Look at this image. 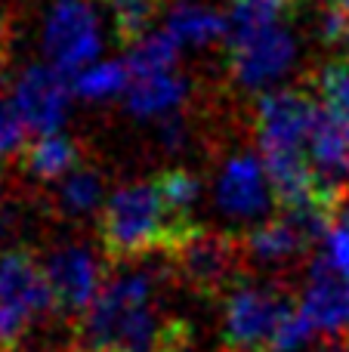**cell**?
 <instances>
[{
  "instance_id": "obj_1",
  "label": "cell",
  "mask_w": 349,
  "mask_h": 352,
  "mask_svg": "<svg viewBox=\"0 0 349 352\" xmlns=\"http://www.w3.org/2000/svg\"><path fill=\"white\" fill-rule=\"evenodd\" d=\"M152 272H117L80 316L78 352H167L189 343V328L158 306Z\"/></svg>"
},
{
  "instance_id": "obj_2",
  "label": "cell",
  "mask_w": 349,
  "mask_h": 352,
  "mask_svg": "<svg viewBox=\"0 0 349 352\" xmlns=\"http://www.w3.org/2000/svg\"><path fill=\"white\" fill-rule=\"evenodd\" d=\"M195 229H201V226L179 217L164 201L155 179L117 188L105 201L102 223H99L105 254L117 263L136 260V256L148 254V250L170 254Z\"/></svg>"
},
{
  "instance_id": "obj_3",
  "label": "cell",
  "mask_w": 349,
  "mask_h": 352,
  "mask_svg": "<svg viewBox=\"0 0 349 352\" xmlns=\"http://www.w3.org/2000/svg\"><path fill=\"white\" fill-rule=\"evenodd\" d=\"M53 306L47 269L31 250H6L0 256V352L22 340L31 318Z\"/></svg>"
},
{
  "instance_id": "obj_4",
  "label": "cell",
  "mask_w": 349,
  "mask_h": 352,
  "mask_svg": "<svg viewBox=\"0 0 349 352\" xmlns=\"http://www.w3.org/2000/svg\"><path fill=\"white\" fill-rule=\"evenodd\" d=\"M294 300L278 287H232L223 309V352H272Z\"/></svg>"
},
{
  "instance_id": "obj_5",
  "label": "cell",
  "mask_w": 349,
  "mask_h": 352,
  "mask_svg": "<svg viewBox=\"0 0 349 352\" xmlns=\"http://www.w3.org/2000/svg\"><path fill=\"white\" fill-rule=\"evenodd\" d=\"M167 256L179 278L198 294L232 291L241 266L247 263L241 241H232L229 235H216L207 229H195Z\"/></svg>"
},
{
  "instance_id": "obj_6",
  "label": "cell",
  "mask_w": 349,
  "mask_h": 352,
  "mask_svg": "<svg viewBox=\"0 0 349 352\" xmlns=\"http://www.w3.org/2000/svg\"><path fill=\"white\" fill-rule=\"evenodd\" d=\"M322 102H315L303 90H275L260 96L254 111L257 142L263 148V158L275 155H309L313 127L319 121Z\"/></svg>"
},
{
  "instance_id": "obj_7",
  "label": "cell",
  "mask_w": 349,
  "mask_h": 352,
  "mask_svg": "<svg viewBox=\"0 0 349 352\" xmlns=\"http://www.w3.org/2000/svg\"><path fill=\"white\" fill-rule=\"evenodd\" d=\"M43 47L62 74H80L99 53V25L90 0H56L43 28Z\"/></svg>"
},
{
  "instance_id": "obj_8",
  "label": "cell",
  "mask_w": 349,
  "mask_h": 352,
  "mask_svg": "<svg viewBox=\"0 0 349 352\" xmlns=\"http://www.w3.org/2000/svg\"><path fill=\"white\" fill-rule=\"evenodd\" d=\"M297 56V43L288 31L266 28L247 37H229V72L245 90H260L282 78Z\"/></svg>"
},
{
  "instance_id": "obj_9",
  "label": "cell",
  "mask_w": 349,
  "mask_h": 352,
  "mask_svg": "<svg viewBox=\"0 0 349 352\" xmlns=\"http://www.w3.org/2000/svg\"><path fill=\"white\" fill-rule=\"evenodd\" d=\"M47 278L49 291H53V309L59 312H80L84 316L90 303L102 291V269H99L96 256L80 244L62 248L47 263Z\"/></svg>"
},
{
  "instance_id": "obj_10",
  "label": "cell",
  "mask_w": 349,
  "mask_h": 352,
  "mask_svg": "<svg viewBox=\"0 0 349 352\" xmlns=\"http://www.w3.org/2000/svg\"><path fill=\"white\" fill-rule=\"evenodd\" d=\"M68 84L65 74L53 65H31L16 84V105L22 111L28 130L37 136L56 133L59 124L65 121L68 111Z\"/></svg>"
},
{
  "instance_id": "obj_11",
  "label": "cell",
  "mask_w": 349,
  "mask_h": 352,
  "mask_svg": "<svg viewBox=\"0 0 349 352\" xmlns=\"http://www.w3.org/2000/svg\"><path fill=\"white\" fill-rule=\"evenodd\" d=\"M300 309L319 331L340 337L349 334V281L325 254L315 256L306 272Z\"/></svg>"
},
{
  "instance_id": "obj_12",
  "label": "cell",
  "mask_w": 349,
  "mask_h": 352,
  "mask_svg": "<svg viewBox=\"0 0 349 352\" xmlns=\"http://www.w3.org/2000/svg\"><path fill=\"white\" fill-rule=\"evenodd\" d=\"M275 201L266 164L254 155H238L216 179V204L235 219H257Z\"/></svg>"
},
{
  "instance_id": "obj_13",
  "label": "cell",
  "mask_w": 349,
  "mask_h": 352,
  "mask_svg": "<svg viewBox=\"0 0 349 352\" xmlns=\"http://www.w3.org/2000/svg\"><path fill=\"white\" fill-rule=\"evenodd\" d=\"M309 161L319 176L344 186L349 176V118L322 105L309 140Z\"/></svg>"
},
{
  "instance_id": "obj_14",
  "label": "cell",
  "mask_w": 349,
  "mask_h": 352,
  "mask_svg": "<svg viewBox=\"0 0 349 352\" xmlns=\"http://www.w3.org/2000/svg\"><path fill=\"white\" fill-rule=\"evenodd\" d=\"M241 248H245L247 263L278 266V263H288V260H294L297 254H303L309 244H306V238L297 232V226L291 223V219L278 217V219H269V223L257 226V229L241 241Z\"/></svg>"
},
{
  "instance_id": "obj_15",
  "label": "cell",
  "mask_w": 349,
  "mask_h": 352,
  "mask_svg": "<svg viewBox=\"0 0 349 352\" xmlns=\"http://www.w3.org/2000/svg\"><path fill=\"white\" fill-rule=\"evenodd\" d=\"M185 96H189V84L173 72L148 74V78H133L127 90V109L136 118H164L177 111Z\"/></svg>"
},
{
  "instance_id": "obj_16",
  "label": "cell",
  "mask_w": 349,
  "mask_h": 352,
  "mask_svg": "<svg viewBox=\"0 0 349 352\" xmlns=\"http://www.w3.org/2000/svg\"><path fill=\"white\" fill-rule=\"evenodd\" d=\"M167 34L177 43L210 47L229 34V19H223L216 10L201 3H179L167 16Z\"/></svg>"
},
{
  "instance_id": "obj_17",
  "label": "cell",
  "mask_w": 349,
  "mask_h": 352,
  "mask_svg": "<svg viewBox=\"0 0 349 352\" xmlns=\"http://www.w3.org/2000/svg\"><path fill=\"white\" fill-rule=\"evenodd\" d=\"M22 164L37 179H65L68 173L80 167V148L68 136L47 133L37 136L31 146H25Z\"/></svg>"
},
{
  "instance_id": "obj_18",
  "label": "cell",
  "mask_w": 349,
  "mask_h": 352,
  "mask_svg": "<svg viewBox=\"0 0 349 352\" xmlns=\"http://www.w3.org/2000/svg\"><path fill=\"white\" fill-rule=\"evenodd\" d=\"M294 0H232L229 10V37H247L266 28H278L291 16Z\"/></svg>"
},
{
  "instance_id": "obj_19",
  "label": "cell",
  "mask_w": 349,
  "mask_h": 352,
  "mask_svg": "<svg viewBox=\"0 0 349 352\" xmlns=\"http://www.w3.org/2000/svg\"><path fill=\"white\" fill-rule=\"evenodd\" d=\"M177 56H179V43L167 31H161V34H146L139 43H133L124 62H127L133 78H148V74L173 72Z\"/></svg>"
},
{
  "instance_id": "obj_20",
  "label": "cell",
  "mask_w": 349,
  "mask_h": 352,
  "mask_svg": "<svg viewBox=\"0 0 349 352\" xmlns=\"http://www.w3.org/2000/svg\"><path fill=\"white\" fill-rule=\"evenodd\" d=\"M115 19V34L121 43L133 47L148 34V25L161 12L164 0H102Z\"/></svg>"
},
{
  "instance_id": "obj_21",
  "label": "cell",
  "mask_w": 349,
  "mask_h": 352,
  "mask_svg": "<svg viewBox=\"0 0 349 352\" xmlns=\"http://www.w3.org/2000/svg\"><path fill=\"white\" fill-rule=\"evenodd\" d=\"M130 84H133V74H130L127 62H102V65H93L87 72H80L74 78L71 90L78 96L96 102V99H111L117 93L130 90Z\"/></svg>"
},
{
  "instance_id": "obj_22",
  "label": "cell",
  "mask_w": 349,
  "mask_h": 352,
  "mask_svg": "<svg viewBox=\"0 0 349 352\" xmlns=\"http://www.w3.org/2000/svg\"><path fill=\"white\" fill-rule=\"evenodd\" d=\"M102 201V176L93 167H78L62 179L59 186V207L68 217H84L93 213Z\"/></svg>"
},
{
  "instance_id": "obj_23",
  "label": "cell",
  "mask_w": 349,
  "mask_h": 352,
  "mask_svg": "<svg viewBox=\"0 0 349 352\" xmlns=\"http://www.w3.org/2000/svg\"><path fill=\"white\" fill-rule=\"evenodd\" d=\"M25 133H28V124L16 99L0 96V167L25 155Z\"/></svg>"
},
{
  "instance_id": "obj_24",
  "label": "cell",
  "mask_w": 349,
  "mask_h": 352,
  "mask_svg": "<svg viewBox=\"0 0 349 352\" xmlns=\"http://www.w3.org/2000/svg\"><path fill=\"white\" fill-rule=\"evenodd\" d=\"M315 87L322 93V105L337 115L349 118V59H334L315 78Z\"/></svg>"
},
{
  "instance_id": "obj_25",
  "label": "cell",
  "mask_w": 349,
  "mask_h": 352,
  "mask_svg": "<svg viewBox=\"0 0 349 352\" xmlns=\"http://www.w3.org/2000/svg\"><path fill=\"white\" fill-rule=\"evenodd\" d=\"M155 182H158V188H161L167 204H170L179 217L192 219V207H195L198 195H201L195 176L189 170H164V173L155 176Z\"/></svg>"
},
{
  "instance_id": "obj_26",
  "label": "cell",
  "mask_w": 349,
  "mask_h": 352,
  "mask_svg": "<svg viewBox=\"0 0 349 352\" xmlns=\"http://www.w3.org/2000/svg\"><path fill=\"white\" fill-rule=\"evenodd\" d=\"M315 331L319 328L309 322V316L300 309V303H294L284 312L282 324H278L275 340H272V352H303L313 343Z\"/></svg>"
},
{
  "instance_id": "obj_27",
  "label": "cell",
  "mask_w": 349,
  "mask_h": 352,
  "mask_svg": "<svg viewBox=\"0 0 349 352\" xmlns=\"http://www.w3.org/2000/svg\"><path fill=\"white\" fill-rule=\"evenodd\" d=\"M325 244H328L325 256L340 269V275L349 281V226L346 223H337L331 229V235L325 238Z\"/></svg>"
},
{
  "instance_id": "obj_28",
  "label": "cell",
  "mask_w": 349,
  "mask_h": 352,
  "mask_svg": "<svg viewBox=\"0 0 349 352\" xmlns=\"http://www.w3.org/2000/svg\"><path fill=\"white\" fill-rule=\"evenodd\" d=\"M161 140H164V146H170V148L185 146V121H179V118L164 121V127H161Z\"/></svg>"
},
{
  "instance_id": "obj_29",
  "label": "cell",
  "mask_w": 349,
  "mask_h": 352,
  "mask_svg": "<svg viewBox=\"0 0 349 352\" xmlns=\"http://www.w3.org/2000/svg\"><path fill=\"white\" fill-rule=\"evenodd\" d=\"M6 43H10V19H6V10L0 6V59L6 53Z\"/></svg>"
},
{
  "instance_id": "obj_30",
  "label": "cell",
  "mask_w": 349,
  "mask_h": 352,
  "mask_svg": "<svg viewBox=\"0 0 349 352\" xmlns=\"http://www.w3.org/2000/svg\"><path fill=\"white\" fill-rule=\"evenodd\" d=\"M328 3H331V6H337L340 12H346V16H349V0H328Z\"/></svg>"
},
{
  "instance_id": "obj_31",
  "label": "cell",
  "mask_w": 349,
  "mask_h": 352,
  "mask_svg": "<svg viewBox=\"0 0 349 352\" xmlns=\"http://www.w3.org/2000/svg\"><path fill=\"white\" fill-rule=\"evenodd\" d=\"M167 352H185V346H179V349H167Z\"/></svg>"
}]
</instances>
